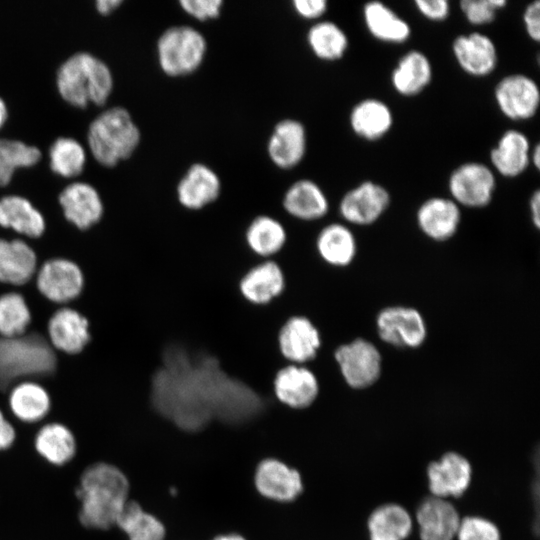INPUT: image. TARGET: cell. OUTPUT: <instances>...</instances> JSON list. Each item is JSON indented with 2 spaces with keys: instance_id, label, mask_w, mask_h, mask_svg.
<instances>
[{
  "instance_id": "35",
  "label": "cell",
  "mask_w": 540,
  "mask_h": 540,
  "mask_svg": "<svg viewBox=\"0 0 540 540\" xmlns=\"http://www.w3.org/2000/svg\"><path fill=\"white\" fill-rule=\"evenodd\" d=\"M413 528L412 516L396 503L375 508L367 519L370 540H406Z\"/></svg>"
},
{
  "instance_id": "51",
  "label": "cell",
  "mask_w": 540,
  "mask_h": 540,
  "mask_svg": "<svg viewBox=\"0 0 540 540\" xmlns=\"http://www.w3.org/2000/svg\"><path fill=\"white\" fill-rule=\"evenodd\" d=\"M9 118V108L5 99L0 95V132L5 127Z\"/></svg>"
},
{
  "instance_id": "37",
  "label": "cell",
  "mask_w": 540,
  "mask_h": 540,
  "mask_svg": "<svg viewBox=\"0 0 540 540\" xmlns=\"http://www.w3.org/2000/svg\"><path fill=\"white\" fill-rule=\"evenodd\" d=\"M43 157L39 147L0 135V190L9 186L17 171L39 164Z\"/></svg>"
},
{
  "instance_id": "16",
  "label": "cell",
  "mask_w": 540,
  "mask_h": 540,
  "mask_svg": "<svg viewBox=\"0 0 540 540\" xmlns=\"http://www.w3.org/2000/svg\"><path fill=\"white\" fill-rule=\"evenodd\" d=\"M222 192L216 171L205 163L190 165L176 185V199L185 210L198 212L214 204Z\"/></svg>"
},
{
  "instance_id": "52",
  "label": "cell",
  "mask_w": 540,
  "mask_h": 540,
  "mask_svg": "<svg viewBox=\"0 0 540 540\" xmlns=\"http://www.w3.org/2000/svg\"><path fill=\"white\" fill-rule=\"evenodd\" d=\"M530 163L539 170L540 168V145L539 143H536L532 149L530 154Z\"/></svg>"
},
{
  "instance_id": "19",
  "label": "cell",
  "mask_w": 540,
  "mask_h": 540,
  "mask_svg": "<svg viewBox=\"0 0 540 540\" xmlns=\"http://www.w3.org/2000/svg\"><path fill=\"white\" fill-rule=\"evenodd\" d=\"M84 278L81 269L67 259H51L45 262L37 274L39 291L49 300L65 303L75 299L81 292Z\"/></svg>"
},
{
  "instance_id": "24",
  "label": "cell",
  "mask_w": 540,
  "mask_h": 540,
  "mask_svg": "<svg viewBox=\"0 0 540 540\" xmlns=\"http://www.w3.org/2000/svg\"><path fill=\"white\" fill-rule=\"evenodd\" d=\"M255 486L262 496L279 502L293 501L303 490L300 473L276 459H265L259 463Z\"/></svg>"
},
{
  "instance_id": "6",
  "label": "cell",
  "mask_w": 540,
  "mask_h": 540,
  "mask_svg": "<svg viewBox=\"0 0 540 540\" xmlns=\"http://www.w3.org/2000/svg\"><path fill=\"white\" fill-rule=\"evenodd\" d=\"M208 50L205 36L188 25H173L161 32L156 41L160 70L168 77L179 78L195 73Z\"/></svg>"
},
{
  "instance_id": "41",
  "label": "cell",
  "mask_w": 540,
  "mask_h": 540,
  "mask_svg": "<svg viewBox=\"0 0 540 540\" xmlns=\"http://www.w3.org/2000/svg\"><path fill=\"white\" fill-rule=\"evenodd\" d=\"M29 308L18 293L0 296V335L9 338L23 335L30 323Z\"/></svg>"
},
{
  "instance_id": "25",
  "label": "cell",
  "mask_w": 540,
  "mask_h": 540,
  "mask_svg": "<svg viewBox=\"0 0 540 540\" xmlns=\"http://www.w3.org/2000/svg\"><path fill=\"white\" fill-rule=\"evenodd\" d=\"M0 227L30 238H38L45 232L46 219L43 212L28 197L18 193L0 195Z\"/></svg>"
},
{
  "instance_id": "15",
  "label": "cell",
  "mask_w": 540,
  "mask_h": 540,
  "mask_svg": "<svg viewBox=\"0 0 540 540\" xmlns=\"http://www.w3.org/2000/svg\"><path fill=\"white\" fill-rule=\"evenodd\" d=\"M390 200V193L383 185L371 180L363 181L342 196L339 213L348 223L371 225L385 213Z\"/></svg>"
},
{
  "instance_id": "11",
  "label": "cell",
  "mask_w": 540,
  "mask_h": 540,
  "mask_svg": "<svg viewBox=\"0 0 540 540\" xmlns=\"http://www.w3.org/2000/svg\"><path fill=\"white\" fill-rule=\"evenodd\" d=\"M271 390L282 405L303 410L310 407L318 398L320 382L310 366L285 364L275 372Z\"/></svg>"
},
{
  "instance_id": "47",
  "label": "cell",
  "mask_w": 540,
  "mask_h": 540,
  "mask_svg": "<svg viewBox=\"0 0 540 540\" xmlns=\"http://www.w3.org/2000/svg\"><path fill=\"white\" fill-rule=\"evenodd\" d=\"M525 31L528 37L535 41H540V1L530 2L524 9L522 15Z\"/></svg>"
},
{
  "instance_id": "9",
  "label": "cell",
  "mask_w": 540,
  "mask_h": 540,
  "mask_svg": "<svg viewBox=\"0 0 540 540\" xmlns=\"http://www.w3.org/2000/svg\"><path fill=\"white\" fill-rule=\"evenodd\" d=\"M495 188L496 178L492 169L476 161L460 164L448 179L451 199L468 208L486 207L493 199Z\"/></svg>"
},
{
  "instance_id": "44",
  "label": "cell",
  "mask_w": 540,
  "mask_h": 540,
  "mask_svg": "<svg viewBox=\"0 0 540 540\" xmlns=\"http://www.w3.org/2000/svg\"><path fill=\"white\" fill-rule=\"evenodd\" d=\"M178 3L183 12L200 22L218 18L224 5L222 0H181Z\"/></svg>"
},
{
  "instance_id": "31",
  "label": "cell",
  "mask_w": 540,
  "mask_h": 540,
  "mask_svg": "<svg viewBox=\"0 0 540 540\" xmlns=\"http://www.w3.org/2000/svg\"><path fill=\"white\" fill-rule=\"evenodd\" d=\"M432 75V65L427 55L419 50H411L398 60L390 79L399 95L414 97L428 87Z\"/></svg>"
},
{
  "instance_id": "48",
  "label": "cell",
  "mask_w": 540,
  "mask_h": 540,
  "mask_svg": "<svg viewBox=\"0 0 540 540\" xmlns=\"http://www.w3.org/2000/svg\"><path fill=\"white\" fill-rule=\"evenodd\" d=\"M16 433L12 424L0 410V450L10 448L15 441Z\"/></svg>"
},
{
  "instance_id": "2",
  "label": "cell",
  "mask_w": 540,
  "mask_h": 540,
  "mask_svg": "<svg viewBox=\"0 0 540 540\" xmlns=\"http://www.w3.org/2000/svg\"><path fill=\"white\" fill-rule=\"evenodd\" d=\"M141 143L138 122L121 104L100 108L89 121L84 138L89 157L104 168H115L132 159Z\"/></svg>"
},
{
  "instance_id": "36",
  "label": "cell",
  "mask_w": 540,
  "mask_h": 540,
  "mask_svg": "<svg viewBox=\"0 0 540 540\" xmlns=\"http://www.w3.org/2000/svg\"><path fill=\"white\" fill-rule=\"evenodd\" d=\"M39 455L56 466L67 464L76 453V440L71 430L61 423L42 426L34 439Z\"/></svg>"
},
{
  "instance_id": "20",
  "label": "cell",
  "mask_w": 540,
  "mask_h": 540,
  "mask_svg": "<svg viewBox=\"0 0 540 540\" xmlns=\"http://www.w3.org/2000/svg\"><path fill=\"white\" fill-rule=\"evenodd\" d=\"M452 52L459 67L474 77L490 75L498 64L494 41L480 32L457 36L452 43Z\"/></svg>"
},
{
  "instance_id": "45",
  "label": "cell",
  "mask_w": 540,
  "mask_h": 540,
  "mask_svg": "<svg viewBox=\"0 0 540 540\" xmlns=\"http://www.w3.org/2000/svg\"><path fill=\"white\" fill-rule=\"evenodd\" d=\"M417 11L426 19L441 22L450 14V3L447 0H415Z\"/></svg>"
},
{
  "instance_id": "53",
  "label": "cell",
  "mask_w": 540,
  "mask_h": 540,
  "mask_svg": "<svg viewBox=\"0 0 540 540\" xmlns=\"http://www.w3.org/2000/svg\"><path fill=\"white\" fill-rule=\"evenodd\" d=\"M213 540H246V539L238 534H226V535L217 536Z\"/></svg>"
},
{
  "instance_id": "17",
  "label": "cell",
  "mask_w": 540,
  "mask_h": 540,
  "mask_svg": "<svg viewBox=\"0 0 540 540\" xmlns=\"http://www.w3.org/2000/svg\"><path fill=\"white\" fill-rule=\"evenodd\" d=\"M469 460L457 452H447L427 467L431 496L448 499L461 497L472 481Z\"/></svg>"
},
{
  "instance_id": "23",
  "label": "cell",
  "mask_w": 540,
  "mask_h": 540,
  "mask_svg": "<svg viewBox=\"0 0 540 540\" xmlns=\"http://www.w3.org/2000/svg\"><path fill=\"white\" fill-rule=\"evenodd\" d=\"M287 227L279 218L261 213L246 224L243 240L250 253L259 260L274 259L284 249Z\"/></svg>"
},
{
  "instance_id": "32",
  "label": "cell",
  "mask_w": 540,
  "mask_h": 540,
  "mask_svg": "<svg viewBox=\"0 0 540 540\" xmlns=\"http://www.w3.org/2000/svg\"><path fill=\"white\" fill-rule=\"evenodd\" d=\"M365 27L378 41L402 44L411 37L409 23L381 1H370L362 9Z\"/></svg>"
},
{
  "instance_id": "30",
  "label": "cell",
  "mask_w": 540,
  "mask_h": 540,
  "mask_svg": "<svg viewBox=\"0 0 540 540\" xmlns=\"http://www.w3.org/2000/svg\"><path fill=\"white\" fill-rule=\"evenodd\" d=\"M393 121L389 105L377 98L359 101L349 115V124L354 134L367 141L384 137L391 130Z\"/></svg>"
},
{
  "instance_id": "29",
  "label": "cell",
  "mask_w": 540,
  "mask_h": 540,
  "mask_svg": "<svg viewBox=\"0 0 540 540\" xmlns=\"http://www.w3.org/2000/svg\"><path fill=\"white\" fill-rule=\"evenodd\" d=\"M88 327L87 319L78 311L61 308L48 323L51 345L68 354L79 353L90 340Z\"/></svg>"
},
{
  "instance_id": "26",
  "label": "cell",
  "mask_w": 540,
  "mask_h": 540,
  "mask_svg": "<svg viewBox=\"0 0 540 540\" xmlns=\"http://www.w3.org/2000/svg\"><path fill=\"white\" fill-rule=\"evenodd\" d=\"M418 227L428 238L445 241L458 230L461 222L460 206L451 198L426 199L416 213Z\"/></svg>"
},
{
  "instance_id": "13",
  "label": "cell",
  "mask_w": 540,
  "mask_h": 540,
  "mask_svg": "<svg viewBox=\"0 0 540 540\" xmlns=\"http://www.w3.org/2000/svg\"><path fill=\"white\" fill-rule=\"evenodd\" d=\"M379 337L386 343L405 348H417L427 336V327L421 313L405 306L382 309L376 318Z\"/></svg>"
},
{
  "instance_id": "7",
  "label": "cell",
  "mask_w": 540,
  "mask_h": 540,
  "mask_svg": "<svg viewBox=\"0 0 540 540\" xmlns=\"http://www.w3.org/2000/svg\"><path fill=\"white\" fill-rule=\"evenodd\" d=\"M322 342L316 323L302 314L286 318L276 334L277 350L285 364L308 365L315 361Z\"/></svg>"
},
{
  "instance_id": "42",
  "label": "cell",
  "mask_w": 540,
  "mask_h": 540,
  "mask_svg": "<svg viewBox=\"0 0 540 540\" xmlns=\"http://www.w3.org/2000/svg\"><path fill=\"white\" fill-rule=\"evenodd\" d=\"M457 540H501L498 526L491 520L481 516H466L461 518L456 538Z\"/></svg>"
},
{
  "instance_id": "33",
  "label": "cell",
  "mask_w": 540,
  "mask_h": 540,
  "mask_svg": "<svg viewBox=\"0 0 540 540\" xmlns=\"http://www.w3.org/2000/svg\"><path fill=\"white\" fill-rule=\"evenodd\" d=\"M315 250L324 263L333 267H345L356 256V238L348 226L339 222L329 223L318 232Z\"/></svg>"
},
{
  "instance_id": "1",
  "label": "cell",
  "mask_w": 540,
  "mask_h": 540,
  "mask_svg": "<svg viewBox=\"0 0 540 540\" xmlns=\"http://www.w3.org/2000/svg\"><path fill=\"white\" fill-rule=\"evenodd\" d=\"M150 400L159 415L187 432L212 421L245 424L266 409L264 395L231 375L217 356L180 341L163 345L150 378Z\"/></svg>"
},
{
  "instance_id": "5",
  "label": "cell",
  "mask_w": 540,
  "mask_h": 540,
  "mask_svg": "<svg viewBox=\"0 0 540 540\" xmlns=\"http://www.w3.org/2000/svg\"><path fill=\"white\" fill-rule=\"evenodd\" d=\"M51 345L36 333L0 338V390L16 381L50 375L56 368Z\"/></svg>"
},
{
  "instance_id": "4",
  "label": "cell",
  "mask_w": 540,
  "mask_h": 540,
  "mask_svg": "<svg viewBox=\"0 0 540 540\" xmlns=\"http://www.w3.org/2000/svg\"><path fill=\"white\" fill-rule=\"evenodd\" d=\"M129 482L116 466L98 462L87 467L76 488L80 500L79 521L90 529L105 530L115 525L129 500Z\"/></svg>"
},
{
  "instance_id": "27",
  "label": "cell",
  "mask_w": 540,
  "mask_h": 540,
  "mask_svg": "<svg viewBox=\"0 0 540 540\" xmlns=\"http://www.w3.org/2000/svg\"><path fill=\"white\" fill-rule=\"evenodd\" d=\"M44 155L51 173L65 181L80 179L89 161L86 145L66 135L53 139Z\"/></svg>"
},
{
  "instance_id": "3",
  "label": "cell",
  "mask_w": 540,
  "mask_h": 540,
  "mask_svg": "<svg viewBox=\"0 0 540 540\" xmlns=\"http://www.w3.org/2000/svg\"><path fill=\"white\" fill-rule=\"evenodd\" d=\"M55 88L60 98L78 109L107 106L115 87L109 64L99 56L79 50L66 57L56 68Z\"/></svg>"
},
{
  "instance_id": "43",
  "label": "cell",
  "mask_w": 540,
  "mask_h": 540,
  "mask_svg": "<svg viewBox=\"0 0 540 540\" xmlns=\"http://www.w3.org/2000/svg\"><path fill=\"white\" fill-rule=\"evenodd\" d=\"M506 5V0H462L459 3L465 19L475 26L492 23L497 12Z\"/></svg>"
},
{
  "instance_id": "28",
  "label": "cell",
  "mask_w": 540,
  "mask_h": 540,
  "mask_svg": "<svg viewBox=\"0 0 540 540\" xmlns=\"http://www.w3.org/2000/svg\"><path fill=\"white\" fill-rule=\"evenodd\" d=\"M531 149L530 141L523 132L507 130L490 151L491 165L503 177H518L530 164Z\"/></svg>"
},
{
  "instance_id": "21",
  "label": "cell",
  "mask_w": 540,
  "mask_h": 540,
  "mask_svg": "<svg viewBox=\"0 0 540 540\" xmlns=\"http://www.w3.org/2000/svg\"><path fill=\"white\" fill-rule=\"evenodd\" d=\"M415 520L421 540H454L461 517L448 499L430 496L419 504Z\"/></svg>"
},
{
  "instance_id": "12",
  "label": "cell",
  "mask_w": 540,
  "mask_h": 540,
  "mask_svg": "<svg viewBox=\"0 0 540 540\" xmlns=\"http://www.w3.org/2000/svg\"><path fill=\"white\" fill-rule=\"evenodd\" d=\"M494 99L506 118L526 121L533 118L539 109L540 89L536 81L525 74H509L496 84Z\"/></svg>"
},
{
  "instance_id": "22",
  "label": "cell",
  "mask_w": 540,
  "mask_h": 540,
  "mask_svg": "<svg viewBox=\"0 0 540 540\" xmlns=\"http://www.w3.org/2000/svg\"><path fill=\"white\" fill-rule=\"evenodd\" d=\"M281 205L290 218L301 222L320 220L329 211V201L324 190L315 181L306 178L288 186Z\"/></svg>"
},
{
  "instance_id": "50",
  "label": "cell",
  "mask_w": 540,
  "mask_h": 540,
  "mask_svg": "<svg viewBox=\"0 0 540 540\" xmlns=\"http://www.w3.org/2000/svg\"><path fill=\"white\" fill-rule=\"evenodd\" d=\"M529 210L533 225L540 228V191L535 190L529 200Z\"/></svg>"
},
{
  "instance_id": "14",
  "label": "cell",
  "mask_w": 540,
  "mask_h": 540,
  "mask_svg": "<svg viewBox=\"0 0 540 540\" xmlns=\"http://www.w3.org/2000/svg\"><path fill=\"white\" fill-rule=\"evenodd\" d=\"M286 277L274 259L260 260L240 277L237 289L249 305L264 307L278 299L285 291Z\"/></svg>"
},
{
  "instance_id": "39",
  "label": "cell",
  "mask_w": 540,
  "mask_h": 540,
  "mask_svg": "<svg viewBox=\"0 0 540 540\" xmlns=\"http://www.w3.org/2000/svg\"><path fill=\"white\" fill-rule=\"evenodd\" d=\"M306 40L313 55L326 62L340 60L349 47L345 31L329 20L314 22L307 31Z\"/></svg>"
},
{
  "instance_id": "49",
  "label": "cell",
  "mask_w": 540,
  "mask_h": 540,
  "mask_svg": "<svg viewBox=\"0 0 540 540\" xmlns=\"http://www.w3.org/2000/svg\"><path fill=\"white\" fill-rule=\"evenodd\" d=\"M125 0H93L95 12L101 17H109L116 13Z\"/></svg>"
},
{
  "instance_id": "18",
  "label": "cell",
  "mask_w": 540,
  "mask_h": 540,
  "mask_svg": "<svg viewBox=\"0 0 540 540\" xmlns=\"http://www.w3.org/2000/svg\"><path fill=\"white\" fill-rule=\"evenodd\" d=\"M306 151L307 132L301 121L285 118L275 124L267 141V154L276 167L295 168L304 159Z\"/></svg>"
},
{
  "instance_id": "40",
  "label": "cell",
  "mask_w": 540,
  "mask_h": 540,
  "mask_svg": "<svg viewBox=\"0 0 540 540\" xmlns=\"http://www.w3.org/2000/svg\"><path fill=\"white\" fill-rule=\"evenodd\" d=\"M128 540H164L165 527L160 520L143 510L135 501L128 500L116 523Z\"/></svg>"
},
{
  "instance_id": "8",
  "label": "cell",
  "mask_w": 540,
  "mask_h": 540,
  "mask_svg": "<svg viewBox=\"0 0 540 540\" xmlns=\"http://www.w3.org/2000/svg\"><path fill=\"white\" fill-rule=\"evenodd\" d=\"M333 356L344 381L353 389L372 386L381 375V354L366 339L357 338L339 345Z\"/></svg>"
},
{
  "instance_id": "10",
  "label": "cell",
  "mask_w": 540,
  "mask_h": 540,
  "mask_svg": "<svg viewBox=\"0 0 540 540\" xmlns=\"http://www.w3.org/2000/svg\"><path fill=\"white\" fill-rule=\"evenodd\" d=\"M57 203L64 219L79 230L99 223L105 213V202L97 187L82 179L66 182L57 194Z\"/></svg>"
},
{
  "instance_id": "34",
  "label": "cell",
  "mask_w": 540,
  "mask_h": 540,
  "mask_svg": "<svg viewBox=\"0 0 540 540\" xmlns=\"http://www.w3.org/2000/svg\"><path fill=\"white\" fill-rule=\"evenodd\" d=\"M37 258L32 248L23 240L0 238V281L21 285L35 273Z\"/></svg>"
},
{
  "instance_id": "46",
  "label": "cell",
  "mask_w": 540,
  "mask_h": 540,
  "mask_svg": "<svg viewBox=\"0 0 540 540\" xmlns=\"http://www.w3.org/2000/svg\"><path fill=\"white\" fill-rule=\"evenodd\" d=\"M294 12L305 20L319 21L328 10L327 0H294Z\"/></svg>"
},
{
  "instance_id": "38",
  "label": "cell",
  "mask_w": 540,
  "mask_h": 540,
  "mask_svg": "<svg viewBox=\"0 0 540 540\" xmlns=\"http://www.w3.org/2000/svg\"><path fill=\"white\" fill-rule=\"evenodd\" d=\"M9 406L14 416L22 422L34 423L43 419L50 410L47 391L33 381H22L13 386Z\"/></svg>"
}]
</instances>
